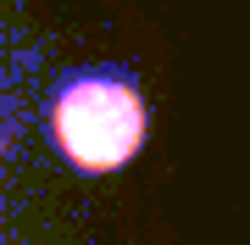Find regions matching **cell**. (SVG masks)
<instances>
[{
	"mask_svg": "<svg viewBox=\"0 0 250 245\" xmlns=\"http://www.w3.org/2000/svg\"><path fill=\"white\" fill-rule=\"evenodd\" d=\"M50 145L78 173H117L145 145V95L123 73L67 78L50 100Z\"/></svg>",
	"mask_w": 250,
	"mask_h": 245,
	"instance_id": "1",
	"label": "cell"
}]
</instances>
